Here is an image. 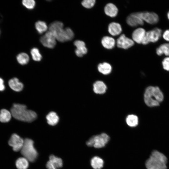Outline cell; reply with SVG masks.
<instances>
[{"mask_svg":"<svg viewBox=\"0 0 169 169\" xmlns=\"http://www.w3.org/2000/svg\"><path fill=\"white\" fill-rule=\"evenodd\" d=\"M162 36L165 40L169 42V29L165 30L162 34Z\"/></svg>","mask_w":169,"mask_h":169,"instance_id":"obj_35","label":"cell"},{"mask_svg":"<svg viewBox=\"0 0 169 169\" xmlns=\"http://www.w3.org/2000/svg\"><path fill=\"white\" fill-rule=\"evenodd\" d=\"M167 159L161 152L153 151L145 163L147 169H166Z\"/></svg>","mask_w":169,"mask_h":169,"instance_id":"obj_3","label":"cell"},{"mask_svg":"<svg viewBox=\"0 0 169 169\" xmlns=\"http://www.w3.org/2000/svg\"><path fill=\"white\" fill-rule=\"evenodd\" d=\"M63 161L61 159L51 155L49 157V160L47 162L46 166L48 169H57L62 166Z\"/></svg>","mask_w":169,"mask_h":169,"instance_id":"obj_11","label":"cell"},{"mask_svg":"<svg viewBox=\"0 0 169 169\" xmlns=\"http://www.w3.org/2000/svg\"><path fill=\"white\" fill-rule=\"evenodd\" d=\"M24 142V140L16 134H13L11 137L8 144L15 151H21Z\"/></svg>","mask_w":169,"mask_h":169,"instance_id":"obj_9","label":"cell"},{"mask_svg":"<svg viewBox=\"0 0 169 169\" xmlns=\"http://www.w3.org/2000/svg\"><path fill=\"white\" fill-rule=\"evenodd\" d=\"M145 104L149 107L159 106L164 100V95L160 88L157 86H150L147 87L144 95Z\"/></svg>","mask_w":169,"mask_h":169,"instance_id":"obj_2","label":"cell"},{"mask_svg":"<svg viewBox=\"0 0 169 169\" xmlns=\"http://www.w3.org/2000/svg\"><path fill=\"white\" fill-rule=\"evenodd\" d=\"M146 32L143 28H139L136 29L132 33L133 40L138 44H142Z\"/></svg>","mask_w":169,"mask_h":169,"instance_id":"obj_13","label":"cell"},{"mask_svg":"<svg viewBox=\"0 0 169 169\" xmlns=\"http://www.w3.org/2000/svg\"><path fill=\"white\" fill-rule=\"evenodd\" d=\"M126 22L131 27L142 25L144 23V21L135 13H131L127 17Z\"/></svg>","mask_w":169,"mask_h":169,"instance_id":"obj_12","label":"cell"},{"mask_svg":"<svg viewBox=\"0 0 169 169\" xmlns=\"http://www.w3.org/2000/svg\"></svg>","mask_w":169,"mask_h":169,"instance_id":"obj_38","label":"cell"},{"mask_svg":"<svg viewBox=\"0 0 169 169\" xmlns=\"http://www.w3.org/2000/svg\"><path fill=\"white\" fill-rule=\"evenodd\" d=\"M56 38L55 34L49 31L40 38L41 43L44 47L50 49L53 48L56 44Z\"/></svg>","mask_w":169,"mask_h":169,"instance_id":"obj_7","label":"cell"},{"mask_svg":"<svg viewBox=\"0 0 169 169\" xmlns=\"http://www.w3.org/2000/svg\"><path fill=\"white\" fill-rule=\"evenodd\" d=\"M127 124L130 126L134 127L136 126L138 124V117L134 115L131 114L128 115L126 118Z\"/></svg>","mask_w":169,"mask_h":169,"instance_id":"obj_25","label":"cell"},{"mask_svg":"<svg viewBox=\"0 0 169 169\" xmlns=\"http://www.w3.org/2000/svg\"><path fill=\"white\" fill-rule=\"evenodd\" d=\"M109 140V136L106 133H102L90 138L87 141L86 144L89 146H93L96 148H101L106 145Z\"/></svg>","mask_w":169,"mask_h":169,"instance_id":"obj_5","label":"cell"},{"mask_svg":"<svg viewBox=\"0 0 169 169\" xmlns=\"http://www.w3.org/2000/svg\"><path fill=\"white\" fill-rule=\"evenodd\" d=\"M28 166V161L24 157L19 158L16 161V166L18 169H27Z\"/></svg>","mask_w":169,"mask_h":169,"instance_id":"obj_26","label":"cell"},{"mask_svg":"<svg viewBox=\"0 0 169 169\" xmlns=\"http://www.w3.org/2000/svg\"><path fill=\"white\" fill-rule=\"evenodd\" d=\"M35 27L38 32L40 34H42L45 32L48 29L46 23L41 21H38L35 23Z\"/></svg>","mask_w":169,"mask_h":169,"instance_id":"obj_28","label":"cell"},{"mask_svg":"<svg viewBox=\"0 0 169 169\" xmlns=\"http://www.w3.org/2000/svg\"><path fill=\"white\" fill-rule=\"evenodd\" d=\"M30 53L32 59L34 60L39 61L41 60L42 56L38 49L36 48H33L31 49Z\"/></svg>","mask_w":169,"mask_h":169,"instance_id":"obj_29","label":"cell"},{"mask_svg":"<svg viewBox=\"0 0 169 169\" xmlns=\"http://www.w3.org/2000/svg\"><path fill=\"white\" fill-rule=\"evenodd\" d=\"M157 54L161 56L163 54L169 57V43H165L160 45L156 49Z\"/></svg>","mask_w":169,"mask_h":169,"instance_id":"obj_22","label":"cell"},{"mask_svg":"<svg viewBox=\"0 0 169 169\" xmlns=\"http://www.w3.org/2000/svg\"><path fill=\"white\" fill-rule=\"evenodd\" d=\"M12 115L9 111L5 109H3L0 111V121L3 123L7 122L10 120Z\"/></svg>","mask_w":169,"mask_h":169,"instance_id":"obj_24","label":"cell"},{"mask_svg":"<svg viewBox=\"0 0 169 169\" xmlns=\"http://www.w3.org/2000/svg\"><path fill=\"white\" fill-rule=\"evenodd\" d=\"M162 64L163 69L169 71V57H166L163 59Z\"/></svg>","mask_w":169,"mask_h":169,"instance_id":"obj_34","label":"cell"},{"mask_svg":"<svg viewBox=\"0 0 169 169\" xmlns=\"http://www.w3.org/2000/svg\"><path fill=\"white\" fill-rule=\"evenodd\" d=\"M162 35V30L158 28L146 32L142 44L146 45L150 43L157 42Z\"/></svg>","mask_w":169,"mask_h":169,"instance_id":"obj_6","label":"cell"},{"mask_svg":"<svg viewBox=\"0 0 169 169\" xmlns=\"http://www.w3.org/2000/svg\"><path fill=\"white\" fill-rule=\"evenodd\" d=\"M48 123L50 125L54 126L59 122V117L57 113L51 111L46 116Z\"/></svg>","mask_w":169,"mask_h":169,"instance_id":"obj_20","label":"cell"},{"mask_svg":"<svg viewBox=\"0 0 169 169\" xmlns=\"http://www.w3.org/2000/svg\"><path fill=\"white\" fill-rule=\"evenodd\" d=\"M99 71L104 75H107L110 73L112 71V67L108 63L104 62L100 63L98 66Z\"/></svg>","mask_w":169,"mask_h":169,"instance_id":"obj_21","label":"cell"},{"mask_svg":"<svg viewBox=\"0 0 169 169\" xmlns=\"http://www.w3.org/2000/svg\"><path fill=\"white\" fill-rule=\"evenodd\" d=\"M33 141L30 139L24 140L23 146L21 150V154L28 161L33 162L37 159L38 154L33 146Z\"/></svg>","mask_w":169,"mask_h":169,"instance_id":"obj_4","label":"cell"},{"mask_svg":"<svg viewBox=\"0 0 169 169\" xmlns=\"http://www.w3.org/2000/svg\"><path fill=\"white\" fill-rule=\"evenodd\" d=\"M8 84L12 90L17 92L21 91L23 88V84L17 78L10 79L8 81Z\"/></svg>","mask_w":169,"mask_h":169,"instance_id":"obj_15","label":"cell"},{"mask_svg":"<svg viewBox=\"0 0 169 169\" xmlns=\"http://www.w3.org/2000/svg\"><path fill=\"white\" fill-rule=\"evenodd\" d=\"M90 163L92 167L94 169H100L104 165L103 160L97 156L93 157L91 160Z\"/></svg>","mask_w":169,"mask_h":169,"instance_id":"obj_23","label":"cell"},{"mask_svg":"<svg viewBox=\"0 0 169 169\" xmlns=\"http://www.w3.org/2000/svg\"><path fill=\"white\" fill-rule=\"evenodd\" d=\"M116 44L119 48L127 49L133 46L134 43L132 39L126 37L125 34H122L117 39Z\"/></svg>","mask_w":169,"mask_h":169,"instance_id":"obj_10","label":"cell"},{"mask_svg":"<svg viewBox=\"0 0 169 169\" xmlns=\"http://www.w3.org/2000/svg\"><path fill=\"white\" fill-rule=\"evenodd\" d=\"M143 21L151 24H155L159 21V18L158 15L154 12H141L135 13Z\"/></svg>","mask_w":169,"mask_h":169,"instance_id":"obj_8","label":"cell"},{"mask_svg":"<svg viewBox=\"0 0 169 169\" xmlns=\"http://www.w3.org/2000/svg\"><path fill=\"white\" fill-rule=\"evenodd\" d=\"M22 3L25 7L29 9H33L35 5V2L33 0H23Z\"/></svg>","mask_w":169,"mask_h":169,"instance_id":"obj_32","label":"cell"},{"mask_svg":"<svg viewBox=\"0 0 169 169\" xmlns=\"http://www.w3.org/2000/svg\"><path fill=\"white\" fill-rule=\"evenodd\" d=\"M120 25L117 23L112 22L108 25V31L112 35L115 36L119 35L122 32Z\"/></svg>","mask_w":169,"mask_h":169,"instance_id":"obj_14","label":"cell"},{"mask_svg":"<svg viewBox=\"0 0 169 169\" xmlns=\"http://www.w3.org/2000/svg\"><path fill=\"white\" fill-rule=\"evenodd\" d=\"M64 24L60 21H56L51 23L49 26V31L53 32L55 35L59 32L63 28Z\"/></svg>","mask_w":169,"mask_h":169,"instance_id":"obj_19","label":"cell"},{"mask_svg":"<svg viewBox=\"0 0 169 169\" xmlns=\"http://www.w3.org/2000/svg\"><path fill=\"white\" fill-rule=\"evenodd\" d=\"M74 36V33L71 28H66L64 29V36L65 42L71 40Z\"/></svg>","mask_w":169,"mask_h":169,"instance_id":"obj_30","label":"cell"},{"mask_svg":"<svg viewBox=\"0 0 169 169\" xmlns=\"http://www.w3.org/2000/svg\"><path fill=\"white\" fill-rule=\"evenodd\" d=\"M104 11L106 15L111 17H114L118 13V9L114 4L109 3L105 7Z\"/></svg>","mask_w":169,"mask_h":169,"instance_id":"obj_16","label":"cell"},{"mask_svg":"<svg viewBox=\"0 0 169 169\" xmlns=\"http://www.w3.org/2000/svg\"><path fill=\"white\" fill-rule=\"evenodd\" d=\"M11 113L15 119L29 122L35 120L37 116L35 112L28 110L25 105L20 104H14L11 109Z\"/></svg>","mask_w":169,"mask_h":169,"instance_id":"obj_1","label":"cell"},{"mask_svg":"<svg viewBox=\"0 0 169 169\" xmlns=\"http://www.w3.org/2000/svg\"><path fill=\"white\" fill-rule=\"evenodd\" d=\"M5 89V86L4 84L3 79L0 78V91H3Z\"/></svg>","mask_w":169,"mask_h":169,"instance_id":"obj_36","label":"cell"},{"mask_svg":"<svg viewBox=\"0 0 169 169\" xmlns=\"http://www.w3.org/2000/svg\"><path fill=\"white\" fill-rule=\"evenodd\" d=\"M75 52L77 56L82 57L84 55L86 54L87 52V49L85 46L76 48Z\"/></svg>","mask_w":169,"mask_h":169,"instance_id":"obj_31","label":"cell"},{"mask_svg":"<svg viewBox=\"0 0 169 169\" xmlns=\"http://www.w3.org/2000/svg\"><path fill=\"white\" fill-rule=\"evenodd\" d=\"M95 3V0H84L82 2V6L87 8H90L93 7Z\"/></svg>","mask_w":169,"mask_h":169,"instance_id":"obj_33","label":"cell"},{"mask_svg":"<svg viewBox=\"0 0 169 169\" xmlns=\"http://www.w3.org/2000/svg\"><path fill=\"white\" fill-rule=\"evenodd\" d=\"M167 17L169 20V11L167 13Z\"/></svg>","mask_w":169,"mask_h":169,"instance_id":"obj_37","label":"cell"},{"mask_svg":"<svg viewBox=\"0 0 169 169\" xmlns=\"http://www.w3.org/2000/svg\"><path fill=\"white\" fill-rule=\"evenodd\" d=\"M93 90L95 93L97 94H101L105 92L107 87L103 81H97L93 85Z\"/></svg>","mask_w":169,"mask_h":169,"instance_id":"obj_17","label":"cell"},{"mask_svg":"<svg viewBox=\"0 0 169 169\" xmlns=\"http://www.w3.org/2000/svg\"><path fill=\"white\" fill-rule=\"evenodd\" d=\"M16 58L18 62L22 65L27 64L29 60L28 55L25 53L19 54L17 56Z\"/></svg>","mask_w":169,"mask_h":169,"instance_id":"obj_27","label":"cell"},{"mask_svg":"<svg viewBox=\"0 0 169 169\" xmlns=\"http://www.w3.org/2000/svg\"><path fill=\"white\" fill-rule=\"evenodd\" d=\"M101 43L105 48L107 49H111L114 47L115 42V39L112 37L105 36L102 38Z\"/></svg>","mask_w":169,"mask_h":169,"instance_id":"obj_18","label":"cell"}]
</instances>
